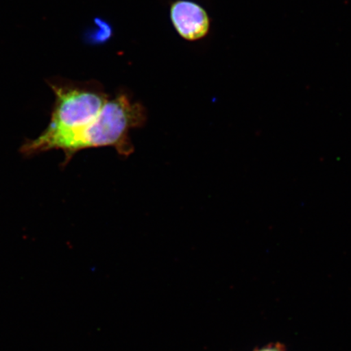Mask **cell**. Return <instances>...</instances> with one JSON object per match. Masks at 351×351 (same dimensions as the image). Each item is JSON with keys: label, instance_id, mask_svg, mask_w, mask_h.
Instances as JSON below:
<instances>
[{"label": "cell", "instance_id": "2", "mask_svg": "<svg viewBox=\"0 0 351 351\" xmlns=\"http://www.w3.org/2000/svg\"><path fill=\"white\" fill-rule=\"evenodd\" d=\"M56 100L51 121L37 138L27 140L21 147L25 156L51 151L53 145L79 130L84 128L99 115L108 100L97 84L51 83Z\"/></svg>", "mask_w": 351, "mask_h": 351}, {"label": "cell", "instance_id": "4", "mask_svg": "<svg viewBox=\"0 0 351 351\" xmlns=\"http://www.w3.org/2000/svg\"><path fill=\"white\" fill-rule=\"evenodd\" d=\"M260 351H280V350L274 349V348H267V349L262 350Z\"/></svg>", "mask_w": 351, "mask_h": 351}, {"label": "cell", "instance_id": "1", "mask_svg": "<svg viewBox=\"0 0 351 351\" xmlns=\"http://www.w3.org/2000/svg\"><path fill=\"white\" fill-rule=\"evenodd\" d=\"M146 121L147 111L142 104L125 94L118 95L107 101L93 121L56 143L52 150L64 152L63 166L76 153L88 148L112 147L119 155L130 156L134 151L130 130L142 127Z\"/></svg>", "mask_w": 351, "mask_h": 351}, {"label": "cell", "instance_id": "3", "mask_svg": "<svg viewBox=\"0 0 351 351\" xmlns=\"http://www.w3.org/2000/svg\"><path fill=\"white\" fill-rule=\"evenodd\" d=\"M171 21L184 39L196 41L208 34L210 20L207 12L199 4L187 0L175 2L170 10Z\"/></svg>", "mask_w": 351, "mask_h": 351}]
</instances>
